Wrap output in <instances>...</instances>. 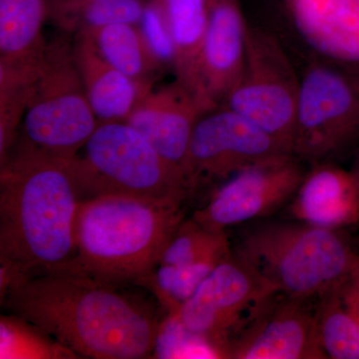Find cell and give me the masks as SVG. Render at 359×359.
Returning a JSON list of instances; mask_svg holds the SVG:
<instances>
[{"instance_id": "6da1fadb", "label": "cell", "mask_w": 359, "mask_h": 359, "mask_svg": "<svg viewBox=\"0 0 359 359\" xmlns=\"http://www.w3.org/2000/svg\"><path fill=\"white\" fill-rule=\"evenodd\" d=\"M117 283L68 266L13 283L1 302L78 358H151L159 325L154 309Z\"/></svg>"}, {"instance_id": "7a4b0ae2", "label": "cell", "mask_w": 359, "mask_h": 359, "mask_svg": "<svg viewBox=\"0 0 359 359\" xmlns=\"http://www.w3.org/2000/svg\"><path fill=\"white\" fill-rule=\"evenodd\" d=\"M70 161L15 145L0 173V287L69 266L81 203Z\"/></svg>"}, {"instance_id": "3957f363", "label": "cell", "mask_w": 359, "mask_h": 359, "mask_svg": "<svg viewBox=\"0 0 359 359\" xmlns=\"http://www.w3.org/2000/svg\"><path fill=\"white\" fill-rule=\"evenodd\" d=\"M181 204L102 196L82 200L69 266L115 283H141L183 223Z\"/></svg>"}, {"instance_id": "277c9868", "label": "cell", "mask_w": 359, "mask_h": 359, "mask_svg": "<svg viewBox=\"0 0 359 359\" xmlns=\"http://www.w3.org/2000/svg\"><path fill=\"white\" fill-rule=\"evenodd\" d=\"M236 256L278 294L304 299L327 294L359 261L332 229L311 224H269L241 241Z\"/></svg>"}, {"instance_id": "5b68a950", "label": "cell", "mask_w": 359, "mask_h": 359, "mask_svg": "<svg viewBox=\"0 0 359 359\" xmlns=\"http://www.w3.org/2000/svg\"><path fill=\"white\" fill-rule=\"evenodd\" d=\"M70 166L82 200L120 196L181 204L189 191L183 175L124 121L99 123Z\"/></svg>"}, {"instance_id": "8992f818", "label": "cell", "mask_w": 359, "mask_h": 359, "mask_svg": "<svg viewBox=\"0 0 359 359\" xmlns=\"http://www.w3.org/2000/svg\"><path fill=\"white\" fill-rule=\"evenodd\" d=\"M99 122L85 91L67 33L48 41L15 144L71 161ZM14 144V145H15Z\"/></svg>"}, {"instance_id": "52a82bcc", "label": "cell", "mask_w": 359, "mask_h": 359, "mask_svg": "<svg viewBox=\"0 0 359 359\" xmlns=\"http://www.w3.org/2000/svg\"><path fill=\"white\" fill-rule=\"evenodd\" d=\"M359 141V66L311 57L301 74L292 154L330 162Z\"/></svg>"}, {"instance_id": "ba28073f", "label": "cell", "mask_w": 359, "mask_h": 359, "mask_svg": "<svg viewBox=\"0 0 359 359\" xmlns=\"http://www.w3.org/2000/svg\"><path fill=\"white\" fill-rule=\"evenodd\" d=\"M299 87L301 74L280 39L248 26L242 72L219 107L244 116L292 153Z\"/></svg>"}, {"instance_id": "9c48e42d", "label": "cell", "mask_w": 359, "mask_h": 359, "mask_svg": "<svg viewBox=\"0 0 359 359\" xmlns=\"http://www.w3.org/2000/svg\"><path fill=\"white\" fill-rule=\"evenodd\" d=\"M278 294L249 264L231 256L215 266L177 313L189 330L228 358L231 344Z\"/></svg>"}, {"instance_id": "30bf717a", "label": "cell", "mask_w": 359, "mask_h": 359, "mask_svg": "<svg viewBox=\"0 0 359 359\" xmlns=\"http://www.w3.org/2000/svg\"><path fill=\"white\" fill-rule=\"evenodd\" d=\"M292 155L287 145L244 116L219 107L205 113L194 130L185 166L189 190L230 179L249 168Z\"/></svg>"}, {"instance_id": "8fae6325", "label": "cell", "mask_w": 359, "mask_h": 359, "mask_svg": "<svg viewBox=\"0 0 359 359\" xmlns=\"http://www.w3.org/2000/svg\"><path fill=\"white\" fill-rule=\"evenodd\" d=\"M294 155L249 168L226 181L209 204L194 212L205 228L228 226L266 216L294 197L306 172Z\"/></svg>"}, {"instance_id": "7c38bea8", "label": "cell", "mask_w": 359, "mask_h": 359, "mask_svg": "<svg viewBox=\"0 0 359 359\" xmlns=\"http://www.w3.org/2000/svg\"><path fill=\"white\" fill-rule=\"evenodd\" d=\"M228 358L323 359L318 318L301 299L271 301L229 349Z\"/></svg>"}, {"instance_id": "4fadbf2b", "label": "cell", "mask_w": 359, "mask_h": 359, "mask_svg": "<svg viewBox=\"0 0 359 359\" xmlns=\"http://www.w3.org/2000/svg\"><path fill=\"white\" fill-rule=\"evenodd\" d=\"M205 113L207 111L199 101L175 80L173 83L151 90L125 122L140 132L185 178L191 138Z\"/></svg>"}, {"instance_id": "5bb4252c", "label": "cell", "mask_w": 359, "mask_h": 359, "mask_svg": "<svg viewBox=\"0 0 359 359\" xmlns=\"http://www.w3.org/2000/svg\"><path fill=\"white\" fill-rule=\"evenodd\" d=\"M247 32L236 0H212L199 66L201 98L208 112L221 106L240 77Z\"/></svg>"}, {"instance_id": "9a60e30c", "label": "cell", "mask_w": 359, "mask_h": 359, "mask_svg": "<svg viewBox=\"0 0 359 359\" xmlns=\"http://www.w3.org/2000/svg\"><path fill=\"white\" fill-rule=\"evenodd\" d=\"M290 9L311 57L359 66V0H290Z\"/></svg>"}, {"instance_id": "2e32d148", "label": "cell", "mask_w": 359, "mask_h": 359, "mask_svg": "<svg viewBox=\"0 0 359 359\" xmlns=\"http://www.w3.org/2000/svg\"><path fill=\"white\" fill-rule=\"evenodd\" d=\"M302 223L332 229L359 222V184L353 172L332 162L306 172L290 209Z\"/></svg>"}, {"instance_id": "e0dca14e", "label": "cell", "mask_w": 359, "mask_h": 359, "mask_svg": "<svg viewBox=\"0 0 359 359\" xmlns=\"http://www.w3.org/2000/svg\"><path fill=\"white\" fill-rule=\"evenodd\" d=\"M75 61L92 110L99 123L126 121L154 84L140 83L110 65L81 32L73 42Z\"/></svg>"}, {"instance_id": "ac0fdd59", "label": "cell", "mask_w": 359, "mask_h": 359, "mask_svg": "<svg viewBox=\"0 0 359 359\" xmlns=\"http://www.w3.org/2000/svg\"><path fill=\"white\" fill-rule=\"evenodd\" d=\"M45 0H0V70L32 72L40 67L48 41Z\"/></svg>"}, {"instance_id": "d6986e66", "label": "cell", "mask_w": 359, "mask_h": 359, "mask_svg": "<svg viewBox=\"0 0 359 359\" xmlns=\"http://www.w3.org/2000/svg\"><path fill=\"white\" fill-rule=\"evenodd\" d=\"M211 1L161 0L173 37L176 80L199 101L205 110L201 98L199 66Z\"/></svg>"}, {"instance_id": "ffe728a7", "label": "cell", "mask_w": 359, "mask_h": 359, "mask_svg": "<svg viewBox=\"0 0 359 359\" xmlns=\"http://www.w3.org/2000/svg\"><path fill=\"white\" fill-rule=\"evenodd\" d=\"M110 65L140 82L154 84L164 66L151 51L138 25H114L81 32Z\"/></svg>"}, {"instance_id": "44dd1931", "label": "cell", "mask_w": 359, "mask_h": 359, "mask_svg": "<svg viewBox=\"0 0 359 359\" xmlns=\"http://www.w3.org/2000/svg\"><path fill=\"white\" fill-rule=\"evenodd\" d=\"M145 4L142 0H58L53 16L67 32L114 25H139Z\"/></svg>"}, {"instance_id": "7402d4cb", "label": "cell", "mask_w": 359, "mask_h": 359, "mask_svg": "<svg viewBox=\"0 0 359 359\" xmlns=\"http://www.w3.org/2000/svg\"><path fill=\"white\" fill-rule=\"evenodd\" d=\"M224 231L210 230L193 218L183 221L161 256L160 264H219L231 256Z\"/></svg>"}, {"instance_id": "603a6c76", "label": "cell", "mask_w": 359, "mask_h": 359, "mask_svg": "<svg viewBox=\"0 0 359 359\" xmlns=\"http://www.w3.org/2000/svg\"><path fill=\"white\" fill-rule=\"evenodd\" d=\"M0 358H79L30 321L7 314L0 318Z\"/></svg>"}, {"instance_id": "cb8c5ba5", "label": "cell", "mask_w": 359, "mask_h": 359, "mask_svg": "<svg viewBox=\"0 0 359 359\" xmlns=\"http://www.w3.org/2000/svg\"><path fill=\"white\" fill-rule=\"evenodd\" d=\"M339 287L325 294L316 314L321 346L327 358L359 359V328L340 299Z\"/></svg>"}, {"instance_id": "d4e9b609", "label": "cell", "mask_w": 359, "mask_h": 359, "mask_svg": "<svg viewBox=\"0 0 359 359\" xmlns=\"http://www.w3.org/2000/svg\"><path fill=\"white\" fill-rule=\"evenodd\" d=\"M219 264H160L146 276L145 283L157 295L168 313H177L186 304L203 280Z\"/></svg>"}, {"instance_id": "484cf974", "label": "cell", "mask_w": 359, "mask_h": 359, "mask_svg": "<svg viewBox=\"0 0 359 359\" xmlns=\"http://www.w3.org/2000/svg\"><path fill=\"white\" fill-rule=\"evenodd\" d=\"M152 355L156 358H224L212 342L189 330L178 313H168L159 323Z\"/></svg>"}, {"instance_id": "4316f807", "label": "cell", "mask_w": 359, "mask_h": 359, "mask_svg": "<svg viewBox=\"0 0 359 359\" xmlns=\"http://www.w3.org/2000/svg\"><path fill=\"white\" fill-rule=\"evenodd\" d=\"M144 39L164 67L174 68L175 45L161 0H147L139 23Z\"/></svg>"}, {"instance_id": "83f0119b", "label": "cell", "mask_w": 359, "mask_h": 359, "mask_svg": "<svg viewBox=\"0 0 359 359\" xmlns=\"http://www.w3.org/2000/svg\"><path fill=\"white\" fill-rule=\"evenodd\" d=\"M340 299L359 328V261L339 287Z\"/></svg>"}, {"instance_id": "f1b7e54d", "label": "cell", "mask_w": 359, "mask_h": 359, "mask_svg": "<svg viewBox=\"0 0 359 359\" xmlns=\"http://www.w3.org/2000/svg\"><path fill=\"white\" fill-rule=\"evenodd\" d=\"M354 174H355L356 179H358V184H359V163L358 165V168H356L355 171L353 172Z\"/></svg>"}]
</instances>
